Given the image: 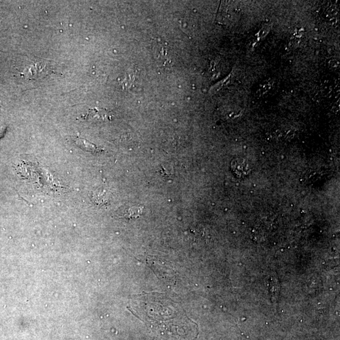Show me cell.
<instances>
[{
	"instance_id": "7",
	"label": "cell",
	"mask_w": 340,
	"mask_h": 340,
	"mask_svg": "<svg viewBox=\"0 0 340 340\" xmlns=\"http://www.w3.org/2000/svg\"><path fill=\"white\" fill-rule=\"evenodd\" d=\"M87 116L88 120L105 121L109 119V115L105 110H90Z\"/></svg>"
},
{
	"instance_id": "8",
	"label": "cell",
	"mask_w": 340,
	"mask_h": 340,
	"mask_svg": "<svg viewBox=\"0 0 340 340\" xmlns=\"http://www.w3.org/2000/svg\"><path fill=\"white\" fill-rule=\"evenodd\" d=\"M5 131V128L4 127H0V137H2L3 134L4 133Z\"/></svg>"
},
{
	"instance_id": "4",
	"label": "cell",
	"mask_w": 340,
	"mask_h": 340,
	"mask_svg": "<svg viewBox=\"0 0 340 340\" xmlns=\"http://www.w3.org/2000/svg\"><path fill=\"white\" fill-rule=\"evenodd\" d=\"M231 171L238 178L246 177L251 172L250 163L242 157L234 158L231 163Z\"/></svg>"
},
{
	"instance_id": "5",
	"label": "cell",
	"mask_w": 340,
	"mask_h": 340,
	"mask_svg": "<svg viewBox=\"0 0 340 340\" xmlns=\"http://www.w3.org/2000/svg\"><path fill=\"white\" fill-rule=\"evenodd\" d=\"M74 143L77 146L82 149V150L88 151V152L98 153L102 151V149H100L96 145L93 144L87 139H83L81 137H77L74 139Z\"/></svg>"
},
{
	"instance_id": "6",
	"label": "cell",
	"mask_w": 340,
	"mask_h": 340,
	"mask_svg": "<svg viewBox=\"0 0 340 340\" xmlns=\"http://www.w3.org/2000/svg\"><path fill=\"white\" fill-rule=\"evenodd\" d=\"M145 207L143 206H133L130 207L124 212V217L127 219L139 218L144 214Z\"/></svg>"
},
{
	"instance_id": "1",
	"label": "cell",
	"mask_w": 340,
	"mask_h": 340,
	"mask_svg": "<svg viewBox=\"0 0 340 340\" xmlns=\"http://www.w3.org/2000/svg\"><path fill=\"white\" fill-rule=\"evenodd\" d=\"M129 310L145 323L154 340H194L197 336L196 324L165 294L151 292L135 296Z\"/></svg>"
},
{
	"instance_id": "3",
	"label": "cell",
	"mask_w": 340,
	"mask_h": 340,
	"mask_svg": "<svg viewBox=\"0 0 340 340\" xmlns=\"http://www.w3.org/2000/svg\"><path fill=\"white\" fill-rule=\"evenodd\" d=\"M23 74L27 79H36L48 75L52 72L48 61L45 60H32L27 63Z\"/></svg>"
},
{
	"instance_id": "2",
	"label": "cell",
	"mask_w": 340,
	"mask_h": 340,
	"mask_svg": "<svg viewBox=\"0 0 340 340\" xmlns=\"http://www.w3.org/2000/svg\"><path fill=\"white\" fill-rule=\"evenodd\" d=\"M153 52L155 62L159 68L169 70L175 65V54L168 43L161 40L153 43Z\"/></svg>"
}]
</instances>
